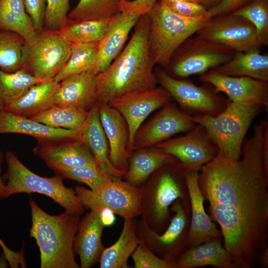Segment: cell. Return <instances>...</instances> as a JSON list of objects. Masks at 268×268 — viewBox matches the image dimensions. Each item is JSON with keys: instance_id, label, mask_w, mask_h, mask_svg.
I'll return each mask as SVG.
<instances>
[{"instance_id": "8", "label": "cell", "mask_w": 268, "mask_h": 268, "mask_svg": "<svg viewBox=\"0 0 268 268\" xmlns=\"http://www.w3.org/2000/svg\"><path fill=\"white\" fill-rule=\"evenodd\" d=\"M173 216L161 233L151 230L141 218L136 222V234L139 243L160 258L174 265L189 247L188 235L190 221V202L176 200L171 206Z\"/></svg>"}, {"instance_id": "7", "label": "cell", "mask_w": 268, "mask_h": 268, "mask_svg": "<svg viewBox=\"0 0 268 268\" xmlns=\"http://www.w3.org/2000/svg\"><path fill=\"white\" fill-rule=\"evenodd\" d=\"M8 170L6 174L4 198L20 193H37L48 196L64 207L65 211L80 216L85 208L77 197L74 190L66 187L63 178L56 175L53 177L40 176L25 166L11 151L5 154Z\"/></svg>"}, {"instance_id": "28", "label": "cell", "mask_w": 268, "mask_h": 268, "mask_svg": "<svg viewBox=\"0 0 268 268\" xmlns=\"http://www.w3.org/2000/svg\"><path fill=\"white\" fill-rule=\"evenodd\" d=\"M177 160L155 147L137 149L130 155L129 168L124 176L126 181L139 187L157 170Z\"/></svg>"}, {"instance_id": "49", "label": "cell", "mask_w": 268, "mask_h": 268, "mask_svg": "<svg viewBox=\"0 0 268 268\" xmlns=\"http://www.w3.org/2000/svg\"><path fill=\"white\" fill-rule=\"evenodd\" d=\"M3 161V153L0 151V198L4 199V193L5 184L1 175V165Z\"/></svg>"}, {"instance_id": "26", "label": "cell", "mask_w": 268, "mask_h": 268, "mask_svg": "<svg viewBox=\"0 0 268 268\" xmlns=\"http://www.w3.org/2000/svg\"><path fill=\"white\" fill-rule=\"evenodd\" d=\"M235 268L231 253L223 245L222 238H215L189 247L179 258L174 268H196L205 266Z\"/></svg>"}, {"instance_id": "42", "label": "cell", "mask_w": 268, "mask_h": 268, "mask_svg": "<svg viewBox=\"0 0 268 268\" xmlns=\"http://www.w3.org/2000/svg\"><path fill=\"white\" fill-rule=\"evenodd\" d=\"M165 4L176 14L189 18L206 17L208 10L200 3L189 1H175Z\"/></svg>"}, {"instance_id": "12", "label": "cell", "mask_w": 268, "mask_h": 268, "mask_svg": "<svg viewBox=\"0 0 268 268\" xmlns=\"http://www.w3.org/2000/svg\"><path fill=\"white\" fill-rule=\"evenodd\" d=\"M196 34L201 38L223 45L235 52L261 51L264 46L254 26L245 18L232 13L210 18Z\"/></svg>"}, {"instance_id": "34", "label": "cell", "mask_w": 268, "mask_h": 268, "mask_svg": "<svg viewBox=\"0 0 268 268\" xmlns=\"http://www.w3.org/2000/svg\"><path fill=\"white\" fill-rule=\"evenodd\" d=\"M114 17L104 20H89L71 23L59 31L71 44L100 42Z\"/></svg>"}, {"instance_id": "16", "label": "cell", "mask_w": 268, "mask_h": 268, "mask_svg": "<svg viewBox=\"0 0 268 268\" xmlns=\"http://www.w3.org/2000/svg\"><path fill=\"white\" fill-rule=\"evenodd\" d=\"M196 126L191 116L168 102L153 118L139 128L134 137V151L155 145L177 134L189 132Z\"/></svg>"}, {"instance_id": "15", "label": "cell", "mask_w": 268, "mask_h": 268, "mask_svg": "<svg viewBox=\"0 0 268 268\" xmlns=\"http://www.w3.org/2000/svg\"><path fill=\"white\" fill-rule=\"evenodd\" d=\"M155 147L176 158L186 171L199 172L217 154L216 146L200 125L187 134L163 141Z\"/></svg>"}, {"instance_id": "48", "label": "cell", "mask_w": 268, "mask_h": 268, "mask_svg": "<svg viewBox=\"0 0 268 268\" xmlns=\"http://www.w3.org/2000/svg\"><path fill=\"white\" fill-rule=\"evenodd\" d=\"M257 263L261 268H267L268 267V246L267 245L260 252Z\"/></svg>"}, {"instance_id": "29", "label": "cell", "mask_w": 268, "mask_h": 268, "mask_svg": "<svg viewBox=\"0 0 268 268\" xmlns=\"http://www.w3.org/2000/svg\"><path fill=\"white\" fill-rule=\"evenodd\" d=\"M211 69L225 75L247 76L268 82V54H262L260 50L235 52L230 61Z\"/></svg>"}, {"instance_id": "36", "label": "cell", "mask_w": 268, "mask_h": 268, "mask_svg": "<svg viewBox=\"0 0 268 268\" xmlns=\"http://www.w3.org/2000/svg\"><path fill=\"white\" fill-rule=\"evenodd\" d=\"M25 45L19 35L0 30V69L11 73L23 68Z\"/></svg>"}, {"instance_id": "13", "label": "cell", "mask_w": 268, "mask_h": 268, "mask_svg": "<svg viewBox=\"0 0 268 268\" xmlns=\"http://www.w3.org/2000/svg\"><path fill=\"white\" fill-rule=\"evenodd\" d=\"M157 81L183 108L202 114L215 116L226 107L228 101L212 88L198 86L191 81L178 79L160 68L156 69Z\"/></svg>"}, {"instance_id": "46", "label": "cell", "mask_w": 268, "mask_h": 268, "mask_svg": "<svg viewBox=\"0 0 268 268\" xmlns=\"http://www.w3.org/2000/svg\"><path fill=\"white\" fill-rule=\"evenodd\" d=\"M0 245L2 247L6 260L11 268L26 267L22 252H14L9 249L0 238Z\"/></svg>"}, {"instance_id": "11", "label": "cell", "mask_w": 268, "mask_h": 268, "mask_svg": "<svg viewBox=\"0 0 268 268\" xmlns=\"http://www.w3.org/2000/svg\"><path fill=\"white\" fill-rule=\"evenodd\" d=\"M71 46L59 31L44 29L33 41L26 43L23 68L38 78L54 79L67 63Z\"/></svg>"}, {"instance_id": "2", "label": "cell", "mask_w": 268, "mask_h": 268, "mask_svg": "<svg viewBox=\"0 0 268 268\" xmlns=\"http://www.w3.org/2000/svg\"><path fill=\"white\" fill-rule=\"evenodd\" d=\"M126 47L104 72L96 76V105L108 104L128 92L156 88L155 65L148 42V13L140 17Z\"/></svg>"}, {"instance_id": "51", "label": "cell", "mask_w": 268, "mask_h": 268, "mask_svg": "<svg viewBox=\"0 0 268 268\" xmlns=\"http://www.w3.org/2000/svg\"><path fill=\"white\" fill-rule=\"evenodd\" d=\"M164 3H167L168 2H172V1H180V0H184V1H192V2H198L199 0H161Z\"/></svg>"}, {"instance_id": "27", "label": "cell", "mask_w": 268, "mask_h": 268, "mask_svg": "<svg viewBox=\"0 0 268 268\" xmlns=\"http://www.w3.org/2000/svg\"><path fill=\"white\" fill-rule=\"evenodd\" d=\"M59 82L45 80L31 86L22 96L4 106V110L30 118L55 105Z\"/></svg>"}, {"instance_id": "6", "label": "cell", "mask_w": 268, "mask_h": 268, "mask_svg": "<svg viewBox=\"0 0 268 268\" xmlns=\"http://www.w3.org/2000/svg\"><path fill=\"white\" fill-rule=\"evenodd\" d=\"M148 42L154 62L166 68L177 48L209 21L206 17L189 18L172 11L161 0L148 13Z\"/></svg>"}, {"instance_id": "32", "label": "cell", "mask_w": 268, "mask_h": 268, "mask_svg": "<svg viewBox=\"0 0 268 268\" xmlns=\"http://www.w3.org/2000/svg\"><path fill=\"white\" fill-rule=\"evenodd\" d=\"M88 114L78 108L55 105L29 118L53 128L78 131Z\"/></svg>"}, {"instance_id": "24", "label": "cell", "mask_w": 268, "mask_h": 268, "mask_svg": "<svg viewBox=\"0 0 268 268\" xmlns=\"http://www.w3.org/2000/svg\"><path fill=\"white\" fill-rule=\"evenodd\" d=\"M96 75L85 71L67 76L59 82L55 105L89 110L96 104Z\"/></svg>"}, {"instance_id": "20", "label": "cell", "mask_w": 268, "mask_h": 268, "mask_svg": "<svg viewBox=\"0 0 268 268\" xmlns=\"http://www.w3.org/2000/svg\"><path fill=\"white\" fill-rule=\"evenodd\" d=\"M140 16L120 13L113 18L105 35L99 42L96 58L86 72L97 75L108 68L121 52L130 32Z\"/></svg>"}, {"instance_id": "43", "label": "cell", "mask_w": 268, "mask_h": 268, "mask_svg": "<svg viewBox=\"0 0 268 268\" xmlns=\"http://www.w3.org/2000/svg\"><path fill=\"white\" fill-rule=\"evenodd\" d=\"M26 11L37 33L44 30L46 0H23Z\"/></svg>"}, {"instance_id": "35", "label": "cell", "mask_w": 268, "mask_h": 268, "mask_svg": "<svg viewBox=\"0 0 268 268\" xmlns=\"http://www.w3.org/2000/svg\"><path fill=\"white\" fill-rule=\"evenodd\" d=\"M44 80L24 68L11 73L0 69V102L5 106L24 94L32 85Z\"/></svg>"}, {"instance_id": "37", "label": "cell", "mask_w": 268, "mask_h": 268, "mask_svg": "<svg viewBox=\"0 0 268 268\" xmlns=\"http://www.w3.org/2000/svg\"><path fill=\"white\" fill-rule=\"evenodd\" d=\"M99 42L71 44L69 57L54 79L59 82L65 78L86 71L95 60Z\"/></svg>"}, {"instance_id": "18", "label": "cell", "mask_w": 268, "mask_h": 268, "mask_svg": "<svg viewBox=\"0 0 268 268\" xmlns=\"http://www.w3.org/2000/svg\"><path fill=\"white\" fill-rule=\"evenodd\" d=\"M34 152L53 170L63 167H99L90 150L79 139L39 142Z\"/></svg>"}, {"instance_id": "22", "label": "cell", "mask_w": 268, "mask_h": 268, "mask_svg": "<svg viewBox=\"0 0 268 268\" xmlns=\"http://www.w3.org/2000/svg\"><path fill=\"white\" fill-rule=\"evenodd\" d=\"M104 227L100 211L90 210L80 220L73 245L74 254L79 257L80 268H89L99 261L105 249L102 242Z\"/></svg>"}, {"instance_id": "10", "label": "cell", "mask_w": 268, "mask_h": 268, "mask_svg": "<svg viewBox=\"0 0 268 268\" xmlns=\"http://www.w3.org/2000/svg\"><path fill=\"white\" fill-rule=\"evenodd\" d=\"M235 53L223 45L191 36L175 51L166 69L179 77L201 75L227 63Z\"/></svg>"}, {"instance_id": "23", "label": "cell", "mask_w": 268, "mask_h": 268, "mask_svg": "<svg viewBox=\"0 0 268 268\" xmlns=\"http://www.w3.org/2000/svg\"><path fill=\"white\" fill-rule=\"evenodd\" d=\"M18 133L32 136L39 142L79 139L78 131L53 128L29 118L0 110V134Z\"/></svg>"}, {"instance_id": "5", "label": "cell", "mask_w": 268, "mask_h": 268, "mask_svg": "<svg viewBox=\"0 0 268 268\" xmlns=\"http://www.w3.org/2000/svg\"><path fill=\"white\" fill-rule=\"evenodd\" d=\"M264 106L228 101L225 108L215 116L199 114L192 116L196 125L203 127L216 146L217 153L232 160L238 159L246 133L254 119Z\"/></svg>"}, {"instance_id": "52", "label": "cell", "mask_w": 268, "mask_h": 268, "mask_svg": "<svg viewBox=\"0 0 268 268\" xmlns=\"http://www.w3.org/2000/svg\"><path fill=\"white\" fill-rule=\"evenodd\" d=\"M4 105L0 102V110H4Z\"/></svg>"}, {"instance_id": "3", "label": "cell", "mask_w": 268, "mask_h": 268, "mask_svg": "<svg viewBox=\"0 0 268 268\" xmlns=\"http://www.w3.org/2000/svg\"><path fill=\"white\" fill-rule=\"evenodd\" d=\"M29 204L32 216L30 235L35 239L39 249L40 268H80L73 249L79 216L66 211L50 215L32 199Z\"/></svg>"}, {"instance_id": "30", "label": "cell", "mask_w": 268, "mask_h": 268, "mask_svg": "<svg viewBox=\"0 0 268 268\" xmlns=\"http://www.w3.org/2000/svg\"><path fill=\"white\" fill-rule=\"evenodd\" d=\"M136 218L124 220L116 242L104 249L99 259L100 268H130L128 259L139 243L136 230Z\"/></svg>"}, {"instance_id": "17", "label": "cell", "mask_w": 268, "mask_h": 268, "mask_svg": "<svg viewBox=\"0 0 268 268\" xmlns=\"http://www.w3.org/2000/svg\"><path fill=\"white\" fill-rule=\"evenodd\" d=\"M200 79L212 86L216 92L226 94L231 102L268 105V82L247 76L225 75L212 69L201 74Z\"/></svg>"}, {"instance_id": "1", "label": "cell", "mask_w": 268, "mask_h": 268, "mask_svg": "<svg viewBox=\"0 0 268 268\" xmlns=\"http://www.w3.org/2000/svg\"><path fill=\"white\" fill-rule=\"evenodd\" d=\"M198 184L220 226L235 268H252L268 239V122L256 125L240 157L217 153L203 165Z\"/></svg>"}, {"instance_id": "31", "label": "cell", "mask_w": 268, "mask_h": 268, "mask_svg": "<svg viewBox=\"0 0 268 268\" xmlns=\"http://www.w3.org/2000/svg\"><path fill=\"white\" fill-rule=\"evenodd\" d=\"M0 30L19 35L26 43L35 39L37 32L26 11L23 0H0Z\"/></svg>"}, {"instance_id": "4", "label": "cell", "mask_w": 268, "mask_h": 268, "mask_svg": "<svg viewBox=\"0 0 268 268\" xmlns=\"http://www.w3.org/2000/svg\"><path fill=\"white\" fill-rule=\"evenodd\" d=\"M186 173L177 160L157 170L139 187L141 218L157 233L170 223L176 200L190 202Z\"/></svg>"}, {"instance_id": "50", "label": "cell", "mask_w": 268, "mask_h": 268, "mask_svg": "<svg viewBox=\"0 0 268 268\" xmlns=\"http://www.w3.org/2000/svg\"><path fill=\"white\" fill-rule=\"evenodd\" d=\"M220 0H199V2L206 8V6H207L209 7V8H210L216 5Z\"/></svg>"}, {"instance_id": "21", "label": "cell", "mask_w": 268, "mask_h": 268, "mask_svg": "<svg viewBox=\"0 0 268 268\" xmlns=\"http://www.w3.org/2000/svg\"><path fill=\"white\" fill-rule=\"evenodd\" d=\"M199 172L187 171L186 182L190 201V221L188 235L190 247L195 246L222 234L205 210L204 198L198 184Z\"/></svg>"}, {"instance_id": "25", "label": "cell", "mask_w": 268, "mask_h": 268, "mask_svg": "<svg viewBox=\"0 0 268 268\" xmlns=\"http://www.w3.org/2000/svg\"><path fill=\"white\" fill-rule=\"evenodd\" d=\"M78 131L79 139L90 150L103 171L112 177L124 176L125 173L115 168L110 161L108 142L100 122L97 105L89 110L86 121Z\"/></svg>"}, {"instance_id": "39", "label": "cell", "mask_w": 268, "mask_h": 268, "mask_svg": "<svg viewBox=\"0 0 268 268\" xmlns=\"http://www.w3.org/2000/svg\"><path fill=\"white\" fill-rule=\"evenodd\" d=\"M53 171L63 179L67 178L87 185L91 190L96 189L112 179V177L99 167L90 166L63 167Z\"/></svg>"}, {"instance_id": "14", "label": "cell", "mask_w": 268, "mask_h": 268, "mask_svg": "<svg viewBox=\"0 0 268 268\" xmlns=\"http://www.w3.org/2000/svg\"><path fill=\"white\" fill-rule=\"evenodd\" d=\"M171 96L163 88L128 92L111 101L108 104L116 109L125 119L129 128L127 151H134L135 134L141 124L155 110L170 101Z\"/></svg>"}, {"instance_id": "44", "label": "cell", "mask_w": 268, "mask_h": 268, "mask_svg": "<svg viewBox=\"0 0 268 268\" xmlns=\"http://www.w3.org/2000/svg\"><path fill=\"white\" fill-rule=\"evenodd\" d=\"M159 0H124L121 3L120 13L123 15L148 13Z\"/></svg>"}, {"instance_id": "41", "label": "cell", "mask_w": 268, "mask_h": 268, "mask_svg": "<svg viewBox=\"0 0 268 268\" xmlns=\"http://www.w3.org/2000/svg\"><path fill=\"white\" fill-rule=\"evenodd\" d=\"M135 268H174L144 244L139 243L131 255Z\"/></svg>"}, {"instance_id": "19", "label": "cell", "mask_w": 268, "mask_h": 268, "mask_svg": "<svg viewBox=\"0 0 268 268\" xmlns=\"http://www.w3.org/2000/svg\"><path fill=\"white\" fill-rule=\"evenodd\" d=\"M100 120L109 145V157L113 166L126 173L130 155L127 151L129 131L123 116L109 104L97 105Z\"/></svg>"}, {"instance_id": "38", "label": "cell", "mask_w": 268, "mask_h": 268, "mask_svg": "<svg viewBox=\"0 0 268 268\" xmlns=\"http://www.w3.org/2000/svg\"><path fill=\"white\" fill-rule=\"evenodd\" d=\"M232 14L242 17L255 27L264 46L268 45V0H254Z\"/></svg>"}, {"instance_id": "9", "label": "cell", "mask_w": 268, "mask_h": 268, "mask_svg": "<svg viewBox=\"0 0 268 268\" xmlns=\"http://www.w3.org/2000/svg\"><path fill=\"white\" fill-rule=\"evenodd\" d=\"M75 194L85 208L100 211L108 209L123 219L140 216V189L120 177L94 189L76 186Z\"/></svg>"}, {"instance_id": "40", "label": "cell", "mask_w": 268, "mask_h": 268, "mask_svg": "<svg viewBox=\"0 0 268 268\" xmlns=\"http://www.w3.org/2000/svg\"><path fill=\"white\" fill-rule=\"evenodd\" d=\"M70 0H46L44 29L60 31L72 23L68 17Z\"/></svg>"}, {"instance_id": "33", "label": "cell", "mask_w": 268, "mask_h": 268, "mask_svg": "<svg viewBox=\"0 0 268 268\" xmlns=\"http://www.w3.org/2000/svg\"><path fill=\"white\" fill-rule=\"evenodd\" d=\"M124 0H79L68 14L72 23L81 21L111 19L120 13Z\"/></svg>"}, {"instance_id": "45", "label": "cell", "mask_w": 268, "mask_h": 268, "mask_svg": "<svg viewBox=\"0 0 268 268\" xmlns=\"http://www.w3.org/2000/svg\"><path fill=\"white\" fill-rule=\"evenodd\" d=\"M251 0H221L214 6L207 10L206 17L232 13L236 10L243 7Z\"/></svg>"}, {"instance_id": "47", "label": "cell", "mask_w": 268, "mask_h": 268, "mask_svg": "<svg viewBox=\"0 0 268 268\" xmlns=\"http://www.w3.org/2000/svg\"><path fill=\"white\" fill-rule=\"evenodd\" d=\"M101 218L105 226L112 225L115 220V214L108 209H103L100 211Z\"/></svg>"}]
</instances>
